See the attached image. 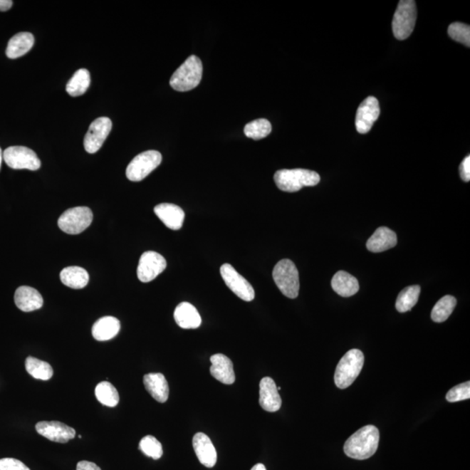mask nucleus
I'll return each instance as SVG.
<instances>
[{"label":"nucleus","mask_w":470,"mask_h":470,"mask_svg":"<svg viewBox=\"0 0 470 470\" xmlns=\"http://www.w3.org/2000/svg\"><path fill=\"white\" fill-rule=\"evenodd\" d=\"M380 432L373 425L360 429L348 439L344 444V452L355 460H366L373 456L378 449Z\"/></svg>","instance_id":"1"},{"label":"nucleus","mask_w":470,"mask_h":470,"mask_svg":"<svg viewBox=\"0 0 470 470\" xmlns=\"http://www.w3.org/2000/svg\"><path fill=\"white\" fill-rule=\"evenodd\" d=\"M202 73V61L195 55H192L172 74L170 85L178 92L190 91L201 83Z\"/></svg>","instance_id":"2"},{"label":"nucleus","mask_w":470,"mask_h":470,"mask_svg":"<svg viewBox=\"0 0 470 470\" xmlns=\"http://www.w3.org/2000/svg\"><path fill=\"white\" fill-rule=\"evenodd\" d=\"M273 179L277 187L288 193H295L304 187H315L320 180L316 172L301 168L277 171Z\"/></svg>","instance_id":"3"},{"label":"nucleus","mask_w":470,"mask_h":470,"mask_svg":"<svg viewBox=\"0 0 470 470\" xmlns=\"http://www.w3.org/2000/svg\"><path fill=\"white\" fill-rule=\"evenodd\" d=\"M364 365V355L359 350H351L340 359L336 367L335 382L340 390L352 385L362 371Z\"/></svg>","instance_id":"4"},{"label":"nucleus","mask_w":470,"mask_h":470,"mask_svg":"<svg viewBox=\"0 0 470 470\" xmlns=\"http://www.w3.org/2000/svg\"><path fill=\"white\" fill-rule=\"evenodd\" d=\"M274 282L286 297L296 299L299 295V272L292 261L284 258L274 266L273 270Z\"/></svg>","instance_id":"5"},{"label":"nucleus","mask_w":470,"mask_h":470,"mask_svg":"<svg viewBox=\"0 0 470 470\" xmlns=\"http://www.w3.org/2000/svg\"><path fill=\"white\" fill-rule=\"evenodd\" d=\"M417 17V9L414 0L400 1L392 22L395 37L399 41L409 38L413 33Z\"/></svg>","instance_id":"6"},{"label":"nucleus","mask_w":470,"mask_h":470,"mask_svg":"<svg viewBox=\"0 0 470 470\" xmlns=\"http://www.w3.org/2000/svg\"><path fill=\"white\" fill-rule=\"evenodd\" d=\"M162 162V155L158 151L149 150L141 152L129 163L127 177L131 182H140L147 177Z\"/></svg>","instance_id":"7"},{"label":"nucleus","mask_w":470,"mask_h":470,"mask_svg":"<svg viewBox=\"0 0 470 470\" xmlns=\"http://www.w3.org/2000/svg\"><path fill=\"white\" fill-rule=\"evenodd\" d=\"M93 214L86 207H76L62 214L58 221V227L68 234H78L92 224Z\"/></svg>","instance_id":"8"},{"label":"nucleus","mask_w":470,"mask_h":470,"mask_svg":"<svg viewBox=\"0 0 470 470\" xmlns=\"http://www.w3.org/2000/svg\"><path fill=\"white\" fill-rule=\"evenodd\" d=\"M3 159L7 166L13 169L38 170L41 167V160L36 152L26 147L16 146L6 149Z\"/></svg>","instance_id":"9"},{"label":"nucleus","mask_w":470,"mask_h":470,"mask_svg":"<svg viewBox=\"0 0 470 470\" xmlns=\"http://www.w3.org/2000/svg\"><path fill=\"white\" fill-rule=\"evenodd\" d=\"M221 274L227 288L236 295L240 299L245 301H252L256 296L253 286L241 276L232 265L223 264L221 266Z\"/></svg>","instance_id":"10"},{"label":"nucleus","mask_w":470,"mask_h":470,"mask_svg":"<svg viewBox=\"0 0 470 470\" xmlns=\"http://www.w3.org/2000/svg\"><path fill=\"white\" fill-rule=\"evenodd\" d=\"M112 120L108 117L98 118L90 125L84 139L85 151L95 154L100 150L112 130Z\"/></svg>","instance_id":"11"},{"label":"nucleus","mask_w":470,"mask_h":470,"mask_svg":"<svg viewBox=\"0 0 470 470\" xmlns=\"http://www.w3.org/2000/svg\"><path fill=\"white\" fill-rule=\"evenodd\" d=\"M167 268V261L162 254L147 251L141 256L137 268V276L144 283L154 281Z\"/></svg>","instance_id":"12"},{"label":"nucleus","mask_w":470,"mask_h":470,"mask_svg":"<svg viewBox=\"0 0 470 470\" xmlns=\"http://www.w3.org/2000/svg\"><path fill=\"white\" fill-rule=\"evenodd\" d=\"M380 113L379 102L376 98L370 96L362 102L356 113V130L362 135L371 130L375 121L378 120Z\"/></svg>","instance_id":"13"},{"label":"nucleus","mask_w":470,"mask_h":470,"mask_svg":"<svg viewBox=\"0 0 470 470\" xmlns=\"http://www.w3.org/2000/svg\"><path fill=\"white\" fill-rule=\"evenodd\" d=\"M36 430L48 440L66 444L75 437V430L60 422H41L36 424Z\"/></svg>","instance_id":"14"},{"label":"nucleus","mask_w":470,"mask_h":470,"mask_svg":"<svg viewBox=\"0 0 470 470\" xmlns=\"http://www.w3.org/2000/svg\"><path fill=\"white\" fill-rule=\"evenodd\" d=\"M193 446L198 460L207 468L216 464L217 452L210 438L204 433H197L193 438Z\"/></svg>","instance_id":"15"},{"label":"nucleus","mask_w":470,"mask_h":470,"mask_svg":"<svg viewBox=\"0 0 470 470\" xmlns=\"http://www.w3.org/2000/svg\"><path fill=\"white\" fill-rule=\"evenodd\" d=\"M260 405L268 412H276L281 407V398L276 382L270 377H264L260 382Z\"/></svg>","instance_id":"16"},{"label":"nucleus","mask_w":470,"mask_h":470,"mask_svg":"<svg viewBox=\"0 0 470 470\" xmlns=\"http://www.w3.org/2000/svg\"><path fill=\"white\" fill-rule=\"evenodd\" d=\"M210 374L217 381L226 385H231L235 382V374L234 364L227 356L222 354H216L211 356Z\"/></svg>","instance_id":"17"},{"label":"nucleus","mask_w":470,"mask_h":470,"mask_svg":"<svg viewBox=\"0 0 470 470\" xmlns=\"http://www.w3.org/2000/svg\"><path fill=\"white\" fill-rule=\"evenodd\" d=\"M155 213L164 226L172 230L182 229L184 219H185V213L183 209L174 204H160L155 207Z\"/></svg>","instance_id":"18"},{"label":"nucleus","mask_w":470,"mask_h":470,"mask_svg":"<svg viewBox=\"0 0 470 470\" xmlns=\"http://www.w3.org/2000/svg\"><path fill=\"white\" fill-rule=\"evenodd\" d=\"M14 301L17 308L23 312L38 310L44 303L41 293L27 286H22L16 290Z\"/></svg>","instance_id":"19"},{"label":"nucleus","mask_w":470,"mask_h":470,"mask_svg":"<svg viewBox=\"0 0 470 470\" xmlns=\"http://www.w3.org/2000/svg\"><path fill=\"white\" fill-rule=\"evenodd\" d=\"M397 244V234L389 227L381 226L376 229L374 234L368 239L367 249L370 252L381 253L393 249Z\"/></svg>","instance_id":"20"},{"label":"nucleus","mask_w":470,"mask_h":470,"mask_svg":"<svg viewBox=\"0 0 470 470\" xmlns=\"http://www.w3.org/2000/svg\"><path fill=\"white\" fill-rule=\"evenodd\" d=\"M145 387L157 402L164 403L169 397V386L166 377L160 373H151L144 376Z\"/></svg>","instance_id":"21"},{"label":"nucleus","mask_w":470,"mask_h":470,"mask_svg":"<svg viewBox=\"0 0 470 470\" xmlns=\"http://www.w3.org/2000/svg\"><path fill=\"white\" fill-rule=\"evenodd\" d=\"M174 320L179 326L184 329H195L202 325V317L189 303H182L174 310Z\"/></svg>","instance_id":"22"},{"label":"nucleus","mask_w":470,"mask_h":470,"mask_svg":"<svg viewBox=\"0 0 470 470\" xmlns=\"http://www.w3.org/2000/svg\"><path fill=\"white\" fill-rule=\"evenodd\" d=\"M120 330V320L113 316H105L98 320L93 324L92 333L94 339L105 342L119 334Z\"/></svg>","instance_id":"23"},{"label":"nucleus","mask_w":470,"mask_h":470,"mask_svg":"<svg viewBox=\"0 0 470 470\" xmlns=\"http://www.w3.org/2000/svg\"><path fill=\"white\" fill-rule=\"evenodd\" d=\"M33 45L34 36L33 34L26 33V31L17 33L8 42L6 51V56L11 60L21 58L28 53L33 48Z\"/></svg>","instance_id":"24"},{"label":"nucleus","mask_w":470,"mask_h":470,"mask_svg":"<svg viewBox=\"0 0 470 470\" xmlns=\"http://www.w3.org/2000/svg\"><path fill=\"white\" fill-rule=\"evenodd\" d=\"M331 285L335 292L343 297L355 296L360 288L357 279L345 271L337 272L333 277Z\"/></svg>","instance_id":"25"},{"label":"nucleus","mask_w":470,"mask_h":470,"mask_svg":"<svg viewBox=\"0 0 470 470\" xmlns=\"http://www.w3.org/2000/svg\"><path fill=\"white\" fill-rule=\"evenodd\" d=\"M62 283L73 289L84 288L88 284L89 274L80 266H68L61 273Z\"/></svg>","instance_id":"26"},{"label":"nucleus","mask_w":470,"mask_h":470,"mask_svg":"<svg viewBox=\"0 0 470 470\" xmlns=\"http://www.w3.org/2000/svg\"><path fill=\"white\" fill-rule=\"evenodd\" d=\"M90 83H91V76L88 70L82 68L78 70L73 76L66 85V92L72 97L83 95L88 91Z\"/></svg>","instance_id":"27"},{"label":"nucleus","mask_w":470,"mask_h":470,"mask_svg":"<svg viewBox=\"0 0 470 470\" xmlns=\"http://www.w3.org/2000/svg\"><path fill=\"white\" fill-rule=\"evenodd\" d=\"M420 293V286L417 285L410 286V287L402 290L397 297V303H395L397 311L405 313L411 310L417 303Z\"/></svg>","instance_id":"28"},{"label":"nucleus","mask_w":470,"mask_h":470,"mask_svg":"<svg viewBox=\"0 0 470 470\" xmlns=\"http://www.w3.org/2000/svg\"><path fill=\"white\" fill-rule=\"evenodd\" d=\"M456 298L451 296L442 297L434 305L432 312H431V318H432L434 323H444L451 315L454 308H456Z\"/></svg>","instance_id":"29"},{"label":"nucleus","mask_w":470,"mask_h":470,"mask_svg":"<svg viewBox=\"0 0 470 470\" xmlns=\"http://www.w3.org/2000/svg\"><path fill=\"white\" fill-rule=\"evenodd\" d=\"M26 368L28 374L33 378L42 380V381H48L53 375V367L49 363L31 357V356L26 360Z\"/></svg>","instance_id":"30"},{"label":"nucleus","mask_w":470,"mask_h":470,"mask_svg":"<svg viewBox=\"0 0 470 470\" xmlns=\"http://www.w3.org/2000/svg\"><path fill=\"white\" fill-rule=\"evenodd\" d=\"M95 395L98 401L105 406L115 407L120 402V395L115 387L108 382L98 384Z\"/></svg>","instance_id":"31"},{"label":"nucleus","mask_w":470,"mask_h":470,"mask_svg":"<svg viewBox=\"0 0 470 470\" xmlns=\"http://www.w3.org/2000/svg\"><path fill=\"white\" fill-rule=\"evenodd\" d=\"M272 132V125L268 120L258 119L246 124L244 133L248 138L258 140L266 138Z\"/></svg>","instance_id":"32"},{"label":"nucleus","mask_w":470,"mask_h":470,"mask_svg":"<svg viewBox=\"0 0 470 470\" xmlns=\"http://www.w3.org/2000/svg\"><path fill=\"white\" fill-rule=\"evenodd\" d=\"M139 449L146 454L147 456L151 457L155 460L160 459L163 454L162 444H160V442L152 436H147L141 439Z\"/></svg>","instance_id":"33"},{"label":"nucleus","mask_w":470,"mask_h":470,"mask_svg":"<svg viewBox=\"0 0 470 470\" xmlns=\"http://www.w3.org/2000/svg\"><path fill=\"white\" fill-rule=\"evenodd\" d=\"M449 37L466 46H470V26L465 24L456 22L449 26Z\"/></svg>","instance_id":"34"},{"label":"nucleus","mask_w":470,"mask_h":470,"mask_svg":"<svg viewBox=\"0 0 470 470\" xmlns=\"http://www.w3.org/2000/svg\"><path fill=\"white\" fill-rule=\"evenodd\" d=\"M470 398V382L459 384L452 387L446 395V401L449 402H457L465 401Z\"/></svg>","instance_id":"35"},{"label":"nucleus","mask_w":470,"mask_h":470,"mask_svg":"<svg viewBox=\"0 0 470 470\" xmlns=\"http://www.w3.org/2000/svg\"><path fill=\"white\" fill-rule=\"evenodd\" d=\"M0 470H31L22 461L14 458L0 459Z\"/></svg>","instance_id":"36"},{"label":"nucleus","mask_w":470,"mask_h":470,"mask_svg":"<svg viewBox=\"0 0 470 470\" xmlns=\"http://www.w3.org/2000/svg\"><path fill=\"white\" fill-rule=\"evenodd\" d=\"M460 175L462 180L465 182H469L470 180V156L466 157L462 160L459 167Z\"/></svg>","instance_id":"37"},{"label":"nucleus","mask_w":470,"mask_h":470,"mask_svg":"<svg viewBox=\"0 0 470 470\" xmlns=\"http://www.w3.org/2000/svg\"><path fill=\"white\" fill-rule=\"evenodd\" d=\"M76 470H101L94 462L81 461L77 464Z\"/></svg>","instance_id":"38"},{"label":"nucleus","mask_w":470,"mask_h":470,"mask_svg":"<svg viewBox=\"0 0 470 470\" xmlns=\"http://www.w3.org/2000/svg\"><path fill=\"white\" fill-rule=\"evenodd\" d=\"M14 2L11 0H0V11H6L11 9Z\"/></svg>","instance_id":"39"},{"label":"nucleus","mask_w":470,"mask_h":470,"mask_svg":"<svg viewBox=\"0 0 470 470\" xmlns=\"http://www.w3.org/2000/svg\"><path fill=\"white\" fill-rule=\"evenodd\" d=\"M251 470H266V469L263 464H258L256 465H254L252 469Z\"/></svg>","instance_id":"40"},{"label":"nucleus","mask_w":470,"mask_h":470,"mask_svg":"<svg viewBox=\"0 0 470 470\" xmlns=\"http://www.w3.org/2000/svg\"><path fill=\"white\" fill-rule=\"evenodd\" d=\"M2 160H3V152L1 150V148H0V168H1Z\"/></svg>","instance_id":"41"}]
</instances>
